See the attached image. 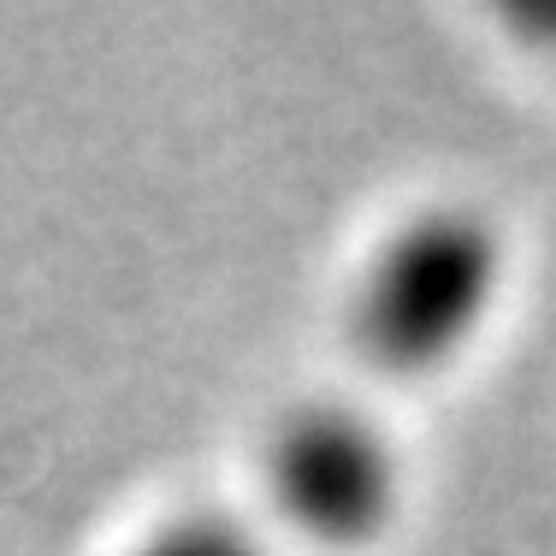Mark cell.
Masks as SVG:
<instances>
[{
  "label": "cell",
  "instance_id": "obj_1",
  "mask_svg": "<svg viewBox=\"0 0 556 556\" xmlns=\"http://www.w3.org/2000/svg\"><path fill=\"white\" fill-rule=\"evenodd\" d=\"M503 296V237L473 207H432L374 255L355 296V343L386 374L456 362Z\"/></svg>",
  "mask_w": 556,
  "mask_h": 556
},
{
  "label": "cell",
  "instance_id": "obj_2",
  "mask_svg": "<svg viewBox=\"0 0 556 556\" xmlns=\"http://www.w3.org/2000/svg\"><path fill=\"white\" fill-rule=\"evenodd\" d=\"M267 480L290 527L320 545H367L403 503L396 450L350 408H302L278 427Z\"/></svg>",
  "mask_w": 556,
  "mask_h": 556
},
{
  "label": "cell",
  "instance_id": "obj_3",
  "mask_svg": "<svg viewBox=\"0 0 556 556\" xmlns=\"http://www.w3.org/2000/svg\"><path fill=\"white\" fill-rule=\"evenodd\" d=\"M137 556H267L249 527H237L231 515H190V521L154 533Z\"/></svg>",
  "mask_w": 556,
  "mask_h": 556
}]
</instances>
